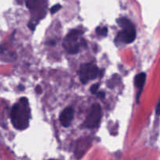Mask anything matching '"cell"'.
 Listing matches in <instances>:
<instances>
[{
	"label": "cell",
	"instance_id": "cell-1",
	"mask_svg": "<svg viewBox=\"0 0 160 160\" xmlns=\"http://www.w3.org/2000/svg\"><path fill=\"white\" fill-rule=\"evenodd\" d=\"M11 122L17 130H24L29 125L31 109L26 98H21L19 102L14 104L11 110Z\"/></svg>",
	"mask_w": 160,
	"mask_h": 160
},
{
	"label": "cell",
	"instance_id": "cell-2",
	"mask_svg": "<svg viewBox=\"0 0 160 160\" xmlns=\"http://www.w3.org/2000/svg\"><path fill=\"white\" fill-rule=\"evenodd\" d=\"M83 31L81 30H73L67 36L63 42V47L67 52L75 54L80 51L81 45H82L80 41Z\"/></svg>",
	"mask_w": 160,
	"mask_h": 160
},
{
	"label": "cell",
	"instance_id": "cell-3",
	"mask_svg": "<svg viewBox=\"0 0 160 160\" xmlns=\"http://www.w3.org/2000/svg\"><path fill=\"white\" fill-rule=\"evenodd\" d=\"M100 70L94 63H84L80 67L78 74L82 84H87L91 80H94L99 75Z\"/></svg>",
	"mask_w": 160,
	"mask_h": 160
},
{
	"label": "cell",
	"instance_id": "cell-4",
	"mask_svg": "<svg viewBox=\"0 0 160 160\" xmlns=\"http://www.w3.org/2000/svg\"><path fill=\"white\" fill-rule=\"evenodd\" d=\"M102 117V109L99 104H94L86 118L84 125L87 128L92 129L98 126Z\"/></svg>",
	"mask_w": 160,
	"mask_h": 160
},
{
	"label": "cell",
	"instance_id": "cell-5",
	"mask_svg": "<svg viewBox=\"0 0 160 160\" xmlns=\"http://www.w3.org/2000/svg\"><path fill=\"white\" fill-rule=\"evenodd\" d=\"M136 38V30L134 25L130 28L123 29L121 32L117 34V38L127 44L132 43Z\"/></svg>",
	"mask_w": 160,
	"mask_h": 160
},
{
	"label": "cell",
	"instance_id": "cell-6",
	"mask_svg": "<svg viewBox=\"0 0 160 160\" xmlns=\"http://www.w3.org/2000/svg\"><path fill=\"white\" fill-rule=\"evenodd\" d=\"M91 143H92V140L89 138H84L78 141L76 148H75V156L78 159H80L84 156V153L90 147Z\"/></svg>",
	"mask_w": 160,
	"mask_h": 160
},
{
	"label": "cell",
	"instance_id": "cell-7",
	"mask_svg": "<svg viewBox=\"0 0 160 160\" xmlns=\"http://www.w3.org/2000/svg\"><path fill=\"white\" fill-rule=\"evenodd\" d=\"M73 109L71 107H67L62 111L59 116V120L61 124L65 128H67L70 125L73 119Z\"/></svg>",
	"mask_w": 160,
	"mask_h": 160
},
{
	"label": "cell",
	"instance_id": "cell-8",
	"mask_svg": "<svg viewBox=\"0 0 160 160\" xmlns=\"http://www.w3.org/2000/svg\"><path fill=\"white\" fill-rule=\"evenodd\" d=\"M145 81H146V74H145V73H140L134 78V84H135L136 87L140 88L141 91H142V89L143 88L144 85L145 84Z\"/></svg>",
	"mask_w": 160,
	"mask_h": 160
},
{
	"label": "cell",
	"instance_id": "cell-9",
	"mask_svg": "<svg viewBox=\"0 0 160 160\" xmlns=\"http://www.w3.org/2000/svg\"><path fill=\"white\" fill-rule=\"evenodd\" d=\"M117 23H118L123 29H126V28H130V27L133 26L132 23H131L128 19L124 18V17L118 19V20H117Z\"/></svg>",
	"mask_w": 160,
	"mask_h": 160
},
{
	"label": "cell",
	"instance_id": "cell-10",
	"mask_svg": "<svg viewBox=\"0 0 160 160\" xmlns=\"http://www.w3.org/2000/svg\"><path fill=\"white\" fill-rule=\"evenodd\" d=\"M96 33L101 36H106L108 33L107 28H106V27H102V28L98 27V28H96Z\"/></svg>",
	"mask_w": 160,
	"mask_h": 160
},
{
	"label": "cell",
	"instance_id": "cell-11",
	"mask_svg": "<svg viewBox=\"0 0 160 160\" xmlns=\"http://www.w3.org/2000/svg\"><path fill=\"white\" fill-rule=\"evenodd\" d=\"M61 8H62V6H61L60 4L54 5V6H52V8L50 9V12H51L52 14H54V13H56V12H57L58 11L61 9Z\"/></svg>",
	"mask_w": 160,
	"mask_h": 160
},
{
	"label": "cell",
	"instance_id": "cell-12",
	"mask_svg": "<svg viewBox=\"0 0 160 160\" xmlns=\"http://www.w3.org/2000/svg\"><path fill=\"white\" fill-rule=\"evenodd\" d=\"M98 87H99V84H95L91 87L90 92H92V94H94L95 95L96 93H98Z\"/></svg>",
	"mask_w": 160,
	"mask_h": 160
},
{
	"label": "cell",
	"instance_id": "cell-13",
	"mask_svg": "<svg viewBox=\"0 0 160 160\" xmlns=\"http://www.w3.org/2000/svg\"><path fill=\"white\" fill-rule=\"evenodd\" d=\"M156 112L157 115H159L160 114V98L159 100V102H158L157 106H156Z\"/></svg>",
	"mask_w": 160,
	"mask_h": 160
},
{
	"label": "cell",
	"instance_id": "cell-14",
	"mask_svg": "<svg viewBox=\"0 0 160 160\" xmlns=\"http://www.w3.org/2000/svg\"><path fill=\"white\" fill-rule=\"evenodd\" d=\"M35 91H36V92H37L38 94L42 93V88H41L40 86H37V87H36V88H35Z\"/></svg>",
	"mask_w": 160,
	"mask_h": 160
},
{
	"label": "cell",
	"instance_id": "cell-15",
	"mask_svg": "<svg viewBox=\"0 0 160 160\" xmlns=\"http://www.w3.org/2000/svg\"><path fill=\"white\" fill-rule=\"evenodd\" d=\"M98 96L100 97L101 98H104L105 97V93L103 92H98Z\"/></svg>",
	"mask_w": 160,
	"mask_h": 160
}]
</instances>
